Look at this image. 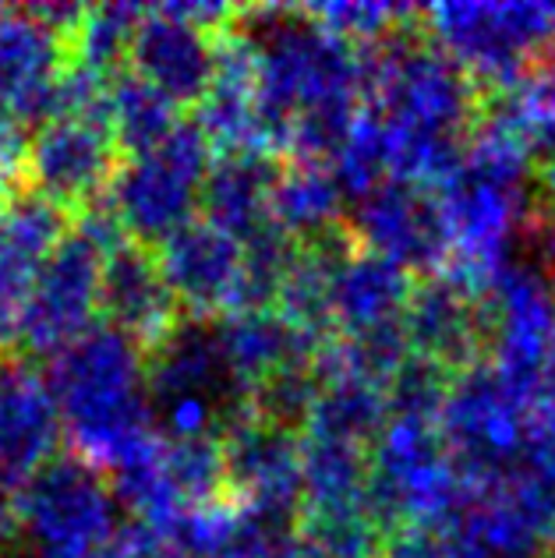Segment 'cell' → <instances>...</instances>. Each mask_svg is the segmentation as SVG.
<instances>
[{
    "label": "cell",
    "instance_id": "6da1fadb",
    "mask_svg": "<svg viewBox=\"0 0 555 558\" xmlns=\"http://www.w3.org/2000/svg\"><path fill=\"white\" fill-rule=\"evenodd\" d=\"M47 446V407L25 389V375L0 368V477L22 481Z\"/></svg>",
    "mask_w": 555,
    "mask_h": 558
},
{
    "label": "cell",
    "instance_id": "7a4b0ae2",
    "mask_svg": "<svg viewBox=\"0 0 555 558\" xmlns=\"http://www.w3.org/2000/svg\"><path fill=\"white\" fill-rule=\"evenodd\" d=\"M0 167H4V156H0Z\"/></svg>",
    "mask_w": 555,
    "mask_h": 558
}]
</instances>
